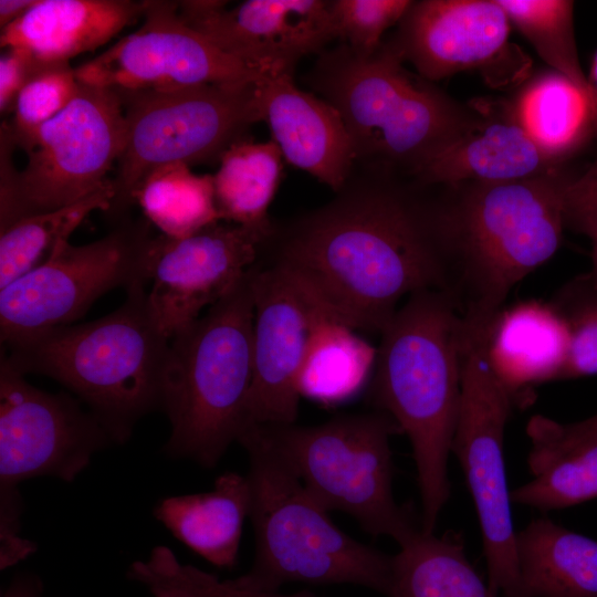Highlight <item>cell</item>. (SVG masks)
<instances>
[{
	"label": "cell",
	"instance_id": "cell-37",
	"mask_svg": "<svg viewBox=\"0 0 597 597\" xmlns=\"http://www.w3.org/2000/svg\"><path fill=\"white\" fill-rule=\"evenodd\" d=\"M564 206L566 226L578 232L597 219V160L582 176L566 181Z\"/></svg>",
	"mask_w": 597,
	"mask_h": 597
},
{
	"label": "cell",
	"instance_id": "cell-12",
	"mask_svg": "<svg viewBox=\"0 0 597 597\" xmlns=\"http://www.w3.org/2000/svg\"><path fill=\"white\" fill-rule=\"evenodd\" d=\"M147 226L127 224L94 242L62 241L50 258L0 289V337L6 345L72 324L103 294L145 280Z\"/></svg>",
	"mask_w": 597,
	"mask_h": 597
},
{
	"label": "cell",
	"instance_id": "cell-39",
	"mask_svg": "<svg viewBox=\"0 0 597 597\" xmlns=\"http://www.w3.org/2000/svg\"><path fill=\"white\" fill-rule=\"evenodd\" d=\"M2 597H42V584L31 574L15 576Z\"/></svg>",
	"mask_w": 597,
	"mask_h": 597
},
{
	"label": "cell",
	"instance_id": "cell-33",
	"mask_svg": "<svg viewBox=\"0 0 597 597\" xmlns=\"http://www.w3.org/2000/svg\"><path fill=\"white\" fill-rule=\"evenodd\" d=\"M567 332L568 345L558 379L597 374V285L587 272L566 282L549 303Z\"/></svg>",
	"mask_w": 597,
	"mask_h": 597
},
{
	"label": "cell",
	"instance_id": "cell-20",
	"mask_svg": "<svg viewBox=\"0 0 597 597\" xmlns=\"http://www.w3.org/2000/svg\"><path fill=\"white\" fill-rule=\"evenodd\" d=\"M558 161L526 133L507 107L503 117H474L416 174L423 184L504 182L556 172Z\"/></svg>",
	"mask_w": 597,
	"mask_h": 597
},
{
	"label": "cell",
	"instance_id": "cell-34",
	"mask_svg": "<svg viewBox=\"0 0 597 597\" xmlns=\"http://www.w3.org/2000/svg\"><path fill=\"white\" fill-rule=\"evenodd\" d=\"M75 69L69 62H36L20 91L11 123H3L11 137L27 135L62 112L78 88Z\"/></svg>",
	"mask_w": 597,
	"mask_h": 597
},
{
	"label": "cell",
	"instance_id": "cell-11",
	"mask_svg": "<svg viewBox=\"0 0 597 597\" xmlns=\"http://www.w3.org/2000/svg\"><path fill=\"white\" fill-rule=\"evenodd\" d=\"M491 327L464 324L461 400L451 452L457 457L480 522L489 586L505 597H527L517 558L511 492L504 461V431L512 392L489 350Z\"/></svg>",
	"mask_w": 597,
	"mask_h": 597
},
{
	"label": "cell",
	"instance_id": "cell-40",
	"mask_svg": "<svg viewBox=\"0 0 597 597\" xmlns=\"http://www.w3.org/2000/svg\"><path fill=\"white\" fill-rule=\"evenodd\" d=\"M38 0H1L0 27L1 30L18 20L29 11Z\"/></svg>",
	"mask_w": 597,
	"mask_h": 597
},
{
	"label": "cell",
	"instance_id": "cell-1",
	"mask_svg": "<svg viewBox=\"0 0 597 597\" xmlns=\"http://www.w3.org/2000/svg\"><path fill=\"white\" fill-rule=\"evenodd\" d=\"M336 193L274 227L259 262L284 272L356 332L381 333L415 293H453L441 206L384 180L349 178Z\"/></svg>",
	"mask_w": 597,
	"mask_h": 597
},
{
	"label": "cell",
	"instance_id": "cell-17",
	"mask_svg": "<svg viewBox=\"0 0 597 597\" xmlns=\"http://www.w3.org/2000/svg\"><path fill=\"white\" fill-rule=\"evenodd\" d=\"M181 19L223 52L258 67L293 73L300 59L337 38L332 1H177Z\"/></svg>",
	"mask_w": 597,
	"mask_h": 597
},
{
	"label": "cell",
	"instance_id": "cell-31",
	"mask_svg": "<svg viewBox=\"0 0 597 597\" xmlns=\"http://www.w3.org/2000/svg\"><path fill=\"white\" fill-rule=\"evenodd\" d=\"M114 195L111 180L76 203L21 218L0 230V289L45 262L92 211L106 212Z\"/></svg>",
	"mask_w": 597,
	"mask_h": 597
},
{
	"label": "cell",
	"instance_id": "cell-25",
	"mask_svg": "<svg viewBox=\"0 0 597 597\" xmlns=\"http://www.w3.org/2000/svg\"><path fill=\"white\" fill-rule=\"evenodd\" d=\"M567 332L551 304H520L498 315L489 339L492 363L512 386L557 380L567 353Z\"/></svg>",
	"mask_w": 597,
	"mask_h": 597
},
{
	"label": "cell",
	"instance_id": "cell-42",
	"mask_svg": "<svg viewBox=\"0 0 597 597\" xmlns=\"http://www.w3.org/2000/svg\"><path fill=\"white\" fill-rule=\"evenodd\" d=\"M580 233H584L591 242V268L587 272L590 280L597 285V219L588 223Z\"/></svg>",
	"mask_w": 597,
	"mask_h": 597
},
{
	"label": "cell",
	"instance_id": "cell-27",
	"mask_svg": "<svg viewBox=\"0 0 597 597\" xmlns=\"http://www.w3.org/2000/svg\"><path fill=\"white\" fill-rule=\"evenodd\" d=\"M392 597H498L452 534L419 531L392 555Z\"/></svg>",
	"mask_w": 597,
	"mask_h": 597
},
{
	"label": "cell",
	"instance_id": "cell-13",
	"mask_svg": "<svg viewBox=\"0 0 597 597\" xmlns=\"http://www.w3.org/2000/svg\"><path fill=\"white\" fill-rule=\"evenodd\" d=\"M80 402L34 387L1 358L0 498L20 496L19 483L36 476L73 481L115 442Z\"/></svg>",
	"mask_w": 597,
	"mask_h": 597
},
{
	"label": "cell",
	"instance_id": "cell-8",
	"mask_svg": "<svg viewBox=\"0 0 597 597\" xmlns=\"http://www.w3.org/2000/svg\"><path fill=\"white\" fill-rule=\"evenodd\" d=\"M125 134L116 90L82 82L70 104L35 130L19 137L1 130L0 230L107 187Z\"/></svg>",
	"mask_w": 597,
	"mask_h": 597
},
{
	"label": "cell",
	"instance_id": "cell-10",
	"mask_svg": "<svg viewBox=\"0 0 597 597\" xmlns=\"http://www.w3.org/2000/svg\"><path fill=\"white\" fill-rule=\"evenodd\" d=\"M260 80L175 90L115 88L126 134L106 212L119 216L136 202L142 185L158 168L220 160L251 125L262 121Z\"/></svg>",
	"mask_w": 597,
	"mask_h": 597
},
{
	"label": "cell",
	"instance_id": "cell-28",
	"mask_svg": "<svg viewBox=\"0 0 597 597\" xmlns=\"http://www.w3.org/2000/svg\"><path fill=\"white\" fill-rule=\"evenodd\" d=\"M511 111L531 138L558 163L593 128L588 94L555 71L525 85Z\"/></svg>",
	"mask_w": 597,
	"mask_h": 597
},
{
	"label": "cell",
	"instance_id": "cell-18",
	"mask_svg": "<svg viewBox=\"0 0 597 597\" xmlns=\"http://www.w3.org/2000/svg\"><path fill=\"white\" fill-rule=\"evenodd\" d=\"M510 20L496 0L412 2L391 40L419 75L439 81L485 67L509 46Z\"/></svg>",
	"mask_w": 597,
	"mask_h": 597
},
{
	"label": "cell",
	"instance_id": "cell-21",
	"mask_svg": "<svg viewBox=\"0 0 597 597\" xmlns=\"http://www.w3.org/2000/svg\"><path fill=\"white\" fill-rule=\"evenodd\" d=\"M143 11V1L38 0L1 30L0 45L43 63L69 62L107 43Z\"/></svg>",
	"mask_w": 597,
	"mask_h": 597
},
{
	"label": "cell",
	"instance_id": "cell-36",
	"mask_svg": "<svg viewBox=\"0 0 597 597\" xmlns=\"http://www.w3.org/2000/svg\"><path fill=\"white\" fill-rule=\"evenodd\" d=\"M172 597H320L308 590L293 594L251 593L228 586L223 580L192 565L187 566L174 580Z\"/></svg>",
	"mask_w": 597,
	"mask_h": 597
},
{
	"label": "cell",
	"instance_id": "cell-29",
	"mask_svg": "<svg viewBox=\"0 0 597 597\" xmlns=\"http://www.w3.org/2000/svg\"><path fill=\"white\" fill-rule=\"evenodd\" d=\"M355 332L331 317L317 325L300 375L301 395L336 401L364 385L374 369L377 349Z\"/></svg>",
	"mask_w": 597,
	"mask_h": 597
},
{
	"label": "cell",
	"instance_id": "cell-16",
	"mask_svg": "<svg viewBox=\"0 0 597 597\" xmlns=\"http://www.w3.org/2000/svg\"><path fill=\"white\" fill-rule=\"evenodd\" d=\"M252 292L253 379L244 428L294 423L303 362L315 328L329 316L289 275L259 261Z\"/></svg>",
	"mask_w": 597,
	"mask_h": 597
},
{
	"label": "cell",
	"instance_id": "cell-22",
	"mask_svg": "<svg viewBox=\"0 0 597 597\" xmlns=\"http://www.w3.org/2000/svg\"><path fill=\"white\" fill-rule=\"evenodd\" d=\"M526 433L532 479L511 492L513 503L548 511L597 498V426L537 415Z\"/></svg>",
	"mask_w": 597,
	"mask_h": 597
},
{
	"label": "cell",
	"instance_id": "cell-5",
	"mask_svg": "<svg viewBox=\"0 0 597 597\" xmlns=\"http://www.w3.org/2000/svg\"><path fill=\"white\" fill-rule=\"evenodd\" d=\"M558 174L471 182L442 206L453 293L465 320L492 324L510 291L558 250L565 222Z\"/></svg>",
	"mask_w": 597,
	"mask_h": 597
},
{
	"label": "cell",
	"instance_id": "cell-15",
	"mask_svg": "<svg viewBox=\"0 0 597 597\" xmlns=\"http://www.w3.org/2000/svg\"><path fill=\"white\" fill-rule=\"evenodd\" d=\"M272 233L219 221L181 239L150 237L144 261L151 284L147 304L160 332L171 339L232 291Z\"/></svg>",
	"mask_w": 597,
	"mask_h": 597
},
{
	"label": "cell",
	"instance_id": "cell-24",
	"mask_svg": "<svg viewBox=\"0 0 597 597\" xmlns=\"http://www.w3.org/2000/svg\"><path fill=\"white\" fill-rule=\"evenodd\" d=\"M516 558L527 597H597V541L547 517L516 533Z\"/></svg>",
	"mask_w": 597,
	"mask_h": 597
},
{
	"label": "cell",
	"instance_id": "cell-43",
	"mask_svg": "<svg viewBox=\"0 0 597 597\" xmlns=\"http://www.w3.org/2000/svg\"><path fill=\"white\" fill-rule=\"evenodd\" d=\"M585 420L590 425L597 426V413L589 417V418H587V419H585Z\"/></svg>",
	"mask_w": 597,
	"mask_h": 597
},
{
	"label": "cell",
	"instance_id": "cell-26",
	"mask_svg": "<svg viewBox=\"0 0 597 597\" xmlns=\"http://www.w3.org/2000/svg\"><path fill=\"white\" fill-rule=\"evenodd\" d=\"M282 157L275 142L245 138L221 155L219 169L212 175L221 221L273 232L268 209L280 184Z\"/></svg>",
	"mask_w": 597,
	"mask_h": 597
},
{
	"label": "cell",
	"instance_id": "cell-19",
	"mask_svg": "<svg viewBox=\"0 0 597 597\" xmlns=\"http://www.w3.org/2000/svg\"><path fill=\"white\" fill-rule=\"evenodd\" d=\"M258 96L262 121L285 160L339 191L350 178L356 156L338 111L298 88L291 72L262 77Z\"/></svg>",
	"mask_w": 597,
	"mask_h": 597
},
{
	"label": "cell",
	"instance_id": "cell-3",
	"mask_svg": "<svg viewBox=\"0 0 597 597\" xmlns=\"http://www.w3.org/2000/svg\"><path fill=\"white\" fill-rule=\"evenodd\" d=\"M145 283L130 286L114 312L3 345L13 369L48 376L65 388L107 429L116 443L135 423L160 409L169 342L153 320Z\"/></svg>",
	"mask_w": 597,
	"mask_h": 597
},
{
	"label": "cell",
	"instance_id": "cell-41",
	"mask_svg": "<svg viewBox=\"0 0 597 597\" xmlns=\"http://www.w3.org/2000/svg\"><path fill=\"white\" fill-rule=\"evenodd\" d=\"M588 97L590 104L591 126L597 135V53L593 60L589 75L587 76Z\"/></svg>",
	"mask_w": 597,
	"mask_h": 597
},
{
	"label": "cell",
	"instance_id": "cell-38",
	"mask_svg": "<svg viewBox=\"0 0 597 597\" xmlns=\"http://www.w3.org/2000/svg\"><path fill=\"white\" fill-rule=\"evenodd\" d=\"M36 60L24 51L6 49L0 57V112L13 109L17 97L32 73Z\"/></svg>",
	"mask_w": 597,
	"mask_h": 597
},
{
	"label": "cell",
	"instance_id": "cell-32",
	"mask_svg": "<svg viewBox=\"0 0 597 597\" xmlns=\"http://www.w3.org/2000/svg\"><path fill=\"white\" fill-rule=\"evenodd\" d=\"M510 23L553 70L588 94L576 48L574 2L569 0H496Z\"/></svg>",
	"mask_w": 597,
	"mask_h": 597
},
{
	"label": "cell",
	"instance_id": "cell-14",
	"mask_svg": "<svg viewBox=\"0 0 597 597\" xmlns=\"http://www.w3.org/2000/svg\"><path fill=\"white\" fill-rule=\"evenodd\" d=\"M143 2L142 25L75 67L80 82L123 90H175L253 82L277 72L220 50L181 19L177 1Z\"/></svg>",
	"mask_w": 597,
	"mask_h": 597
},
{
	"label": "cell",
	"instance_id": "cell-2",
	"mask_svg": "<svg viewBox=\"0 0 597 597\" xmlns=\"http://www.w3.org/2000/svg\"><path fill=\"white\" fill-rule=\"evenodd\" d=\"M371 398L406 433L417 469L423 533L450 496L448 459L461 400L464 323L452 292L407 297L380 333Z\"/></svg>",
	"mask_w": 597,
	"mask_h": 597
},
{
	"label": "cell",
	"instance_id": "cell-4",
	"mask_svg": "<svg viewBox=\"0 0 597 597\" xmlns=\"http://www.w3.org/2000/svg\"><path fill=\"white\" fill-rule=\"evenodd\" d=\"M238 442L249 457L255 554L248 573L223 582L251 593L290 583L353 584L392 597V556L336 526L256 427L247 426Z\"/></svg>",
	"mask_w": 597,
	"mask_h": 597
},
{
	"label": "cell",
	"instance_id": "cell-35",
	"mask_svg": "<svg viewBox=\"0 0 597 597\" xmlns=\"http://www.w3.org/2000/svg\"><path fill=\"white\" fill-rule=\"evenodd\" d=\"M413 1L334 0L332 13L337 38L359 54H371L383 43L384 32L400 22Z\"/></svg>",
	"mask_w": 597,
	"mask_h": 597
},
{
	"label": "cell",
	"instance_id": "cell-23",
	"mask_svg": "<svg viewBox=\"0 0 597 597\" xmlns=\"http://www.w3.org/2000/svg\"><path fill=\"white\" fill-rule=\"evenodd\" d=\"M250 507L248 476L226 472L210 491L164 499L156 505L154 515L206 561L220 568H232Z\"/></svg>",
	"mask_w": 597,
	"mask_h": 597
},
{
	"label": "cell",
	"instance_id": "cell-6",
	"mask_svg": "<svg viewBox=\"0 0 597 597\" xmlns=\"http://www.w3.org/2000/svg\"><path fill=\"white\" fill-rule=\"evenodd\" d=\"M252 268L169 342L160 409L170 436L164 450L208 469L238 442L247 421L253 379Z\"/></svg>",
	"mask_w": 597,
	"mask_h": 597
},
{
	"label": "cell",
	"instance_id": "cell-30",
	"mask_svg": "<svg viewBox=\"0 0 597 597\" xmlns=\"http://www.w3.org/2000/svg\"><path fill=\"white\" fill-rule=\"evenodd\" d=\"M136 202L161 234L181 239L220 220L212 175H197L186 164L153 171L142 185Z\"/></svg>",
	"mask_w": 597,
	"mask_h": 597
},
{
	"label": "cell",
	"instance_id": "cell-7",
	"mask_svg": "<svg viewBox=\"0 0 597 597\" xmlns=\"http://www.w3.org/2000/svg\"><path fill=\"white\" fill-rule=\"evenodd\" d=\"M404 62L391 40L371 54L342 43L321 53L308 77L341 114L356 160L402 167L415 175L474 116L410 73Z\"/></svg>",
	"mask_w": 597,
	"mask_h": 597
},
{
	"label": "cell",
	"instance_id": "cell-9",
	"mask_svg": "<svg viewBox=\"0 0 597 597\" xmlns=\"http://www.w3.org/2000/svg\"><path fill=\"white\" fill-rule=\"evenodd\" d=\"M250 426L328 512L346 513L365 532L389 536L399 546L421 531L394 498L390 439L401 431L388 413H346L314 426Z\"/></svg>",
	"mask_w": 597,
	"mask_h": 597
}]
</instances>
